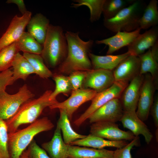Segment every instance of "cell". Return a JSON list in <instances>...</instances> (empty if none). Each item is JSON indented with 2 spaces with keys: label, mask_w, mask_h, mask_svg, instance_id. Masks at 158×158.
I'll use <instances>...</instances> for the list:
<instances>
[{
  "label": "cell",
  "mask_w": 158,
  "mask_h": 158,
  "mask_svg": "<svg viewBox=\"0 0 158 158\" xmlns=\"http://www.w3.org/2000/svg\"><path fill=\"white\" fill-rule=\"evenodd\" d=\"M157 89L150 74H145L140 88L136 111L138 117L143 122L148 118L154 101V92Z\"/></svg>",
  "instance_id": "30bf717a"
},
{
  "label": "cell",
  "mask_w": 158,
  "mask_h": 158,
  "mask_svg": "<svg viewBox=\"0 0 158 158\" xmlns=\"http://www.w3.org/2000/svg\"><path fill=\"white\" fill-rule=\"evenodd\" d=\"M124 111L119 98L113 99L95 111L88 119L91 124L99 121H120Z\"/></svg>",
  "instance_id": "4fadbf2b"
},
{
  "label": "cell",
  "mask_w": 158,
  "mask_h": 158,
  "mask_svg": "<svg viewBox=\"0 0 158 158\" xmlns=\"http://www.w3.org/2000/svg\"><path fill=\"white\" fill-rule=\"evenodd\" d=\"M158 28H151L142 34H140L127 46L128 51L131 55L138 56L145 53L158 41Z\"/></svg>",
  "instance_id": "e0dca14e"
},
{
  "label": "cell",
  "mask_w": 158,
  "mask_h": 158,
  "mask_svg": "<svg viewBox=\"0 0 158 158\" xmlns=\"http://www.w3.org/2000/svg\"><path fill=\"white\" fill-rule=\"evenodd\" d=\"M141 29L138 28L134 31H120L111 37L95 41L98 44H104L108 46L107 55L111 54L121 48L130 44L140 34Z\"/></svg>",
  "instance_id": "ac0fdd59"
},
{
  "label": "cell",
  "mask_w": 158,
  "mask_h": 158,
  "mask_svg": "<svg viewBox=\"0 0 158 158\" xmlns=\"http://www.w3.org/2000/svg\"><path fill=\"white\" fill-rule=\"evenodd\" d=\"M6 2L7 4H16L22 15L25 14L28 11L23 0H8Z\"/></svg>",
  "instance_id": "ab89813d"
},
{
  "label": "cell",
  "mask_w": 158,
  "mask_h": 158,
  "mask_svg": "<svg viewBox=\"0 0 158 158\" xmlns=\"http://www.w3.org/2000/svg\"><path fill=\"white\" fill-rule=\"evenodd\" d=\"M97 93L89 89L81 88L72 90L71 96L66 100L58 102L49 107L51 109H58L66 112L70 121L74 113L83 103L92 100Z\"/></svg>",
  "instance_id": "9c48e42d"
},
{
  "label": "cell",
  "mask_w": 158,
  "mask_h": 158,
  "mask_svg": "<svg viewBox=\"0 0 158 158\" xmlns=\"http://www.w3.org/2000/svg\"><path fill=\"white\" fill-rule=\"evenodd\" d=\"M59 127L57 125L51 140L42 145L50 158H67L68 145L64 142Z\"/></svg>",
  "instance_id": "d6986e66"
},
{
  "label": "cell",
  "mask_w": 158,
  "mask_h": 158,
  "mask_svg": "<svg viewBox=\"0 0 158 158\" xmlns=\"http://www.w3.org/2000/svg\"><path fill=\"white\" fill-rule=\"evenodd\" d=\"M135 0H105L102 13L104 19L111 18L124 8L131 4Z\"/></svg>",
  "instance_id": "4dcf8cb0"
},
{
  "label": "cell",
  "mask_w": 158,
  "mask_h": 158,
  "mask_svg": "<svg viewBox=\"0 0 158 158\" xmlns=\"http://www.w3.org/2000/svg\"><path fill=\"white\" fill-rule=\"evenodd\" d=\"M68 52L64 60L59 65L61 73L69 75L78 71H87L92 69L89 53L93 44V41H85L79 37V32L67 31L65 33Z\"/></svg>",
  "instance_id": "6da1fadb"
},
{
  "label": "cell",
  "mask_w": 158,
  "mask_h": 158,
  "mask_svg": "<svg viewBox=\"0 0 158 158\" xmlns=\"http://www.w3.org/2000/svg\"><path fill=\"white\" fill-rule=\"evenodd\" d=\"M72 3V7L76 8L82 6H87L90 10V20L91 22L98 20L102 13L103 6L105 0H75Z\"/></svg>",
  "instance_id": "f546056e"
},
{
  "label": "cell",
  "mask_w": 158,
  "mask_h": 158,
  "mask_svg": "<svg viewBox=\"0 0 158 158\" xmlns=\"http://www.w3.org/2000/svg\"><path fill=\"white\" fill-rule=\"evenodd\" d=\"M130 55V53L128 51L116 55L99 56L90 52L88 54L92 69H103L112 71L121 61Z\"/></svg>",
  "instance_id": "603a6c76"
},
{
  "label": "cell",
  "mask_w": 158,
  "mask_h": 158,
  "mask_svg": "<svg viewBox=\"0 0 158 158\" xmlns=\"http://www.w3.org/2000/svg\"><path fill=\"white\" fill-rule=\"evenodd\" d=\"M158 1L151 0L145 7L139 21V28L146 30L158 24Z\"/></svg>",
  "instance_id": "484cf974"
},
{
  "label": "cell",
  "mask_w": 158,
  "mask_h": 158,
  "mask_svg": "<svg viewBox=\"0 0 158 158\" xmlns=\"http://www.w3.org/2000/svg\"><path fill=\"white\" fill-rule=\"evenodd\" d=\"M128 82L115 81L110 87L97 93L92 100V103L85 111L74 122L77 126L81 125L96 110L110 100L120 98Z\"/></svg>",
  "instance_id": "52a82bcc"
},
{
  "label": "cell",
  "mask_w": 158,
  "mask_h": 158,
  "mask_svg": "<svg viewBox=\"0 0 158 158\" xmlns=\"http://www.w3.org/2000/svg\"><path fill=\"white\" fill-rule=\"evenodd\" d=\"M19 52L16 42L0 51V72L9 69L12 66L14 57Z\"/></svg>",
  "instance_id": "1f68e13d"
},
{
  "label": "cell",
  "mask_w": 158,
  "mask_h": 158,
  "mask_svg": "<svg viewBox=\"0 0 158 158\" xmlns=\"http://www.w3.org/2000/svg\"><path fill=\"white\" fill-rule=\"evenodd\" d=\"M54 127L46 117L37 119L23 129L8 133V148L10 158H20L34 137L39 133Z\"/></svg>",
  "instance_id": "3957f363"
},
{
  "label": "cell",
  "mask_w": 158,
  "mask_h": 158,
  "mask_svg": "<svg viewBox=\"0 0 158 158\" xmlns=\"http://www.w3.org/2000/svg\"><path fill=\"white\" fill-rule=\"evenodd\" d=\"M32 13L28 11L21 16L15 15L5 32L0 38V51L16 42L24 31L31 18Z\"/></svg>",
  "instance_id": "7c38bea8"
},
{
  "label": "cell",
  "mask_w": 158,
  "mask_h": 158,
  "mask_svg": "<svg viewBox=\"0 0 158 158\" xmlns=\"http://www.w3.org/2000/svg\"><path fill=\"white\" fill-rule=\"evenodd\" d=\"M8 133L5 120L0 119V158H10L8 148Z\"/></svg>",
  "instance_id": "836d02e7"
},
{
  "label": "cell",
  "mask_w": 158,
  "mask_h": 158,
  "mask_svg": "<svg viewBox=\"0 0 158 158\" xmlns=\"http://www.w3.org/2000/svg\"><path fill=\"white\" fill-rule=\"evenodd\" d=\"M13 77L14 82L19 79L26 80L32 74H35V70L29 61L19 52L16 55L12 62Z\"/></svg>",
  "instance_id": "cb8c5ba5"
},
{
  "label": "cell",
  "mask_w": 158,
  "mask_h": 158,
  "mask_svg": "<svg viewBox=\"0 0 158 158\" xmlns=\"http://www.w3.org/2000/svg\"><path fill=\"white\" fill-rule=\"evenodd\" d=\"M90 131L91 134L111 141H131L135 137L130 131L120 129L116 123L108 121L92 123Z\"/></svg>",
  "instance_id": "ba28073f"
},
{
  "label": "cell",
  "mask_w": 158,
  "mask_h": 158,
  "mask_svg": "<svg viewBox=\"0 0 158 158\" xmlns=\"http://www.w3.org/2000/svg\"><path fill=\"white\" fill-rule=\"evenodd\" d=\"M140 62V74L144 75L149 73L154 82L158 88V62L153 57L150 49L145 53L139 56Z\"/></svg>",
  "instance_id": "4316f807"
},
{
  "label": "cell",
  "mask_w": 158,
  "mask_h": 158,
  "mask_svg": "<svg viewBox=\"0 0 158 158\" xmlns=\"http://www.w3.org/2000/svg\"><path fill=\"white\" fill-rule=\"evenodd\" d=\"M56 86L55 90L50 96L51 99H56L60 93L66 94L72 91L71 85L68 76L60 74H53L52 77Z\"/></svg>",
  "instance_id": "d6a6232c"
},
{
  "label": "cell",
  "mask_w": 158,
  "mask_h": 158,
  "mask_svg": "<svg viewBox=\"0 0 158 158\" xmlns=\"http://www.w3.org/2000/svg\"><path fill=\"white\" fill-rule=\"evenodd\" d=\"M139 57L130 55L121 61L113 71L115 81L128 82L140 74Z\"/></svg>",
  "instance_id": "9a60e30c"
},
{
  "label": "cell",
  "mask_w": 158,
  "mask_h": 158,
  "mask_svg": "<svg viewBox=\"0 0 158 158\" xmlns=\"http://www.w3.org/2000/svg\"><path fill=\"white\" fill-rule=\"evenodd\" d=\"M60 116L57 123L63 135V139L65 143L68 145L78 139L85 138L86 135L79 134L75 132L72 128L66 112L62 109H59Z\"/></svg>",
  "instance_id": "d4e9b609"
},
{
  "label": "cell",
  "mask_w": 158,
  "mask_h": 158,
  "mask_svg": "<svg viewBox=\"0 0 158 158\" xmlns=\"http://www.w3.org/2000/svg\"><path fill=\"white\" fill-rule=\"evenodd\" d=\"M13 75V71L10 69L0 72V92L5 91L7 86L14 83Z\"/></svg>",
  "instance_id": "74e56055"
},
{
  "label": "cell",
  "mask_w": 158,
  "mask_h": 158,
  "mask_svg": "<svg viewBox=\"0 0 158 158\" xmlns=\"http://www.w3.org/2000/svg\"><path fill=\"white\" fill-rule=\"evenodd\" d=\"M146 6L144 1L136 0L113 17L104 19V25L111 31L130 32L139 28V21Z\"/></svg>",
  "instance_id": "5b68a950"
},
{
  "label": "cell",
  "mask_w": 158,
  "mask_h": 158,
  "mask_svg": "<svg viewBox=\"0 0 158 158\" xmlns=\"http://www.w3.org/2000/svg\"><path fill=\"white\" fill-rule=\"evenodd\" d=\"M29 152V150L28 148L27 150L23 152L20 158H30Z\"/></svg>",
  "instance_id": "b9f144b4"
},
{
  "label": "cell",
  "mask_w": 158,
  "mask_h": 158,
  "mask_svg": "<svg viewBox=\"0 0 158 158\" xmlns=\"http://www.w3.org/2000/svg\"><path fill=\"white\" fill-rule=\"evenodd\" d=\"M49 19L41 13L31 17L27 26L28 32L40 44L43 45L47 36L49 23Z\"/></svg>",
  "instance_id": "ffe728a7"
},
{
  "label": "cell",
  "mask_w": 158,
  "mask_h": 158,
  "mask_svg": "<svg viewBox=\"0 0 158 158\" xmlns=\"http://www.w3.org/2000/svg\"><path fill=\"white\" fill-rule=\"evenodd\" d=\"M28 149L30 158H50L46 151L41 148L33 140L29 145Z\"/></svg>",
  "instance_id": "8d00e7d4"
},
{
  "label": "cell",
  "mask_w": 158,
  "mask_h": 158,
  "mask_svg": "<svg viewBox=\"0 0 158 158\" xmlns=\"http://www.w3.org/2000/svg\"><path fill=\"white\" fill-rule=\"evenodd\" d=\"M86 71H78L71 73L68 76L72 90L82 88L83 82L85 78Z\"/></svg>",
  "instance_id": "d590c367"
},
{
  "label": "cell",
  "mask_w": 158,
  "mask_h": 158,
  "mask_svg": "<svg viewBox=\"0 0 158 158\" xmlns=\"http://www.w3.org/2000/svg\"><path fill=\"white\" fill-rule=\"evenodd\" d=\"M150 50L153 57L158 62V41L150 48Z\"/></svg>",
  "instance_id": "60d3db41"
},
{
  "label": "cell",
  "mask_w": 158,
  "mask_h": 158,
  "mask_svg": "<svg viewBox=\"0 0 158 158\" xmlns=\"http://www.w3.org/2000/svg\"><path fill=\"white\" fill-rule=\"evenodd\" d=\"M144 77L140 74L137 75L122 92L119 99L124 111H136Z\"/></svg>",
  "instance_id": "5bb4252c"
},
{
  "label": "cell",
  "mask_w": 158,
  "mask_h": 158,
  "mask_svg": "<svg viewBox=\"0 0 158 158\" xmlns=\"http://www.w3.org/2000/svg\"><path fill=\"white\" fill-rule=\"evenodd\" d=\"M115 82L113 71L92 69L86 71L82 88L92 89L99 93L110 87Z\"/></svg>",
  "instance_id": "8fae6325"
},
{
  "label": "cell",
  "mask_w": 158,
  "mask_h": 158,
  "mask_svg": "<svg viewBox=\"0 0 158 158\" xmlns=\"http://www.w3.org/2000/svg\"><path fill=\"white\" fill-rule=\"evenodd\" d=\"M123 127L129 130L135 136L142 135L147 144H149L153 135L147 126L137 116L136 111H124L120 121Z\"/></svg>",
  "instance_id": "2e32d148"
},
{
  "label": "cell",
  "mask_w": 158,
  "mask_h": 158,
  "mask_svg": "<svg viewBox=\"0 0 158 158\" xmlns=\"http://www.w3.org/2000/svg\"><path fill=\"white\" fill-rule=\"evenodd\" d=\"M139 143V136H135L130 142L125 146L117 148L114 151L113 158H132L131 151L134 146H138Z\"/></svg>",
  "instance_id": "e575fe53"
},
{
  "label": "cell",
  "mask_w": 158,
  "mask_h": 158,
  "mask_svg": "<svg viewBox=\"0 0 158 158\" xmlns=\"http://www.w3.org/2000/svg\"><path fill=\"white\" fill-rule=\"evenodd\" d=\"M40 55L47 66L54 68L66 58L68 44L62 27L50 24Z\"/></svg>",
  "instance_id": "277c9868"
},
{
  "label": "cell",
  "mask_w": 158,
  "mask_h": 158,
  "mask_svg": "<svg viewBox=\"0 0 158 158\" xmlns=\"http://www.w3.org/2000/svg\"><path fill=\"white\" fill-rule=\"evenodd\" d=\"M23 56L29 61L35 71L36 74L43 79L52 77L53 74L44 63L40 55L24 52Z\"/></svg>",
  "instance_id": "f1b7e54d"
},
{
  "label": "cell",
  "mask_w": 158,
  "mask_h": 158,
  "mask_svg": "<svg viewBox=\"0 0 158 158\" xmlns=\"http://www.w3.org/2000/svg\"><path fill=\"white\" fill-rule=\"evenodd\" d=\"M114 151L68 145L67 158H113Z\"/></svg>",
  "instance_id": "7402d4cb"
},
{
  "label": "cell",
  "mask_w": 158,
  "mask_h": 158,
  "mask_svg": "<svg viewBox=\"0 0 158 158\" xmlns=\"http://www.w3.org/2000/svg\"><path fill=\"white\" fill-rule=\"evenodd\" d=\"M150 110L154 124L156 128L158 127V97L156 95L154 98Z\"/></svg>",
  "instance_id": "f35d334b"
},
{
  "label": "cell",
  "mask_w": 158,
  "mask_h": 158,
  "mask_svg": "<svg viewBox=\"0 0 158 158\" xmlns=\"http://www.w3.org/2000/svg\"><path fill=\"white\" fill-rule=\"evenodd\" d=\"M16 42L19 51L40 55L42 53L43 49L42 45L28 32L24 31Z\"/></svg>",
  "instance_id": "83f0119b"
},
{
  "label": "cell",
  "mask_w": 158,
  "mask_h": 158,
  "mask_svg": "<svg viewBox=\"0 0 158 158\" xmlns=\"http://www.w3.org/2000/svg\"><path fill=\"white\" fill-rule=\"evenodd\" d=\"M52 92L47 90L38 98L27 101L13 116L5 120L8 133L16 131L21 125L33 122L45 108L58 103L56 99H50Z\"/></svg>",
  "instance_id": "7a4b0ae2"
},
{
  "label": "cell",
  "mask_w": 158,
  "mask_h": 158,
  "mask_svg": "<svg viewBox=\"0 0 158 158\" xmlns=\"http://www.w3.org/2000/svg\"><path fill=\"white\" fill-rule=\"evenodd\" d=\"M35 95L24 84L13 94L5 91L0 92V119L7 120L13 116L21 106Z\"/></svg>",
  "instance_id": "8992f818"
},
{
  "label": "cell",
  "mask_w": 158,
  "mask_h": 158,
  "mask_svg": "<svg viewBox=\"0 0 158 158\" xmlns=\"http://www.w3.org/2000/svg\"><path fill=\"white\" fill-rule=\"evenodd\" d=\"M128 143L126 140L111 141L90 134L84 138L73 141L69 145L91 147L97 149H103L107 147L118 149L123 147Z\"/></svg>",
  "instance_id": "44dd1931"
}]
</instances>
